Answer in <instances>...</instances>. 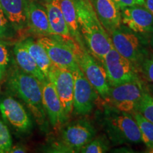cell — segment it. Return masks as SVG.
Here are the masks:
<instances>
[{"instance_id": "obj_9", "label": "cell", "mask_w": 153, "mask_h": 153, "mask_svg": "<svg viewBox=\"0 0 153 153\" xmlns=\"http://www.w3.org/2000/svg\"><path fill=\"white\" fill-rule=\"evenodd\" d=\"M72 72L74 79L73 111L79 116H86L94 109L98 94L79 66Z\"/></svg>"}, {"instance_id": "obj_32", "label": "cell", "mask_w": 153, "mask_h": 153, "mask_svg": "<svg viewBox=\"0 0 153 153\" xmlns=\"http://www.w3.org/2000/svg\"><path fill=\"white\" fill-rule=\"evenodd\" d=\"M146 89L147 91H148V92L153 97V83L149 84V85L146 87Z\"/></svg>"}, {"instance_id": "obj_35", "label": "cell", "mask_w": 153, "mask_h": 153, "mask_svg": "<svg viewBox=\"0 0 153 153\" xmlns=\"http://www.w3.org/2000/svg\"><path fill=\"white\" fill-rule=\"evenodd\" d=\"M1 77H0V81H1Z\"/></svg>"}, {"instance_id": "obj_4", "label": "cell", "mask_w": 153, "mask_h": 153, "mask_svg": "<svg viewBox=\"0 0 153 153\" xmlns=\"http://www.w3.org/2000/svg\"><path fill=\"white\" fill-rule=\"evenodd\" d=\"M73 49L79 68L97 94L106 100L111 86L101 62L87 51V48H82L78 44H75Z\"/></svg>"}, {"instance_id": "obj_16", "label": "cell", "mask_w": 153, "mask_h": 153, "mask_svg": "<svg viewBox=\"0 0 153 153\" xmlns=\"http://www.w3.org/2000/svg\"><path fill=\"white\" fill-rule=\"evenodd\" d=\"M48 17L52 36L60 38L69 45H73L76 43L72 38L68 27L61 11L60 1L53 0L50 2H45Z\"/></svg>"}, {"instance_id": "obj_34", "label": "cell", "mask_w": 153, "mask_h": 153, "mask_svg": "<svg viewBox=\"0 0 153 153\" xmlns=\"http://www.w3.org/2000/svg\"><path fill=\"white\" fill-rule=\"evenodd\" d=\"M44 1H45V2H50V1H53V0H44Z\"/></svg>"}, {"instance_id": "obj_26", "label": "cell", "mask_w": 153, "mask_h": 153, "mask_svg": "<svg viewBox=\"0 0 153 153\" xmlns=\"http://www.w3.org/2000/svg\"><path fill=\"white\" fill-rule=\"evenodd\" d=\"M12 147V139L8 126L0 118V153L9 152Z\"/></svg>"}, {"instance_id": "obj_30", "label": "cell", "mask_w": 153, "mask_h": 153, "mask_svg": "<svg viewBox=\"0 0 153 153\" xmlns=\"http://www.w3.org/2000/svg\"><path fill=\"white\" fill-rule=\"evenodd\" d=\"M9 152L12 153H19V152H26V148L23 145H15L11 147Z\"/></svg>"}, {"instance_id": "obj_14", "label": "cell", "mask_w": 153, "mask_h": 153, "mask_svg": "<svg viewBox=\"0 0 153 153\" xmlns=\"http://www.w3.org/2000/svg\"><path fill=\"white\" fill-rule=\"evenodd\" d=\"M42 95L43 108L50 123L55 131H60L67 120L54 86L48 79L42 82Z\"/></svg>"}, {"instance_id": "obj_11", "label": "cell", "mask_w": 153, "mask_h": 153, "mask_svg": "<svg viewBox=\"0 0 153 153\" xmlns=\"http://www.w3.org/2000/svg\"><path fill=\"white\" fill-rule=\"evenodd\" d=\"M112 45L116 51L128 59L134 65L138 66L144 58L143 43L135 32L119 27L110 33Z\"/></svg>"}, {"instance_id": "obj_27", "label": "cell", "mask_w": 153, "mask_h": 153, "mask_svg": "<svg viewBox=\"0 0 153 153\" xmlns=\"http://www.w3.org/2000/svg\"><path fill=\"white\" fill-rule=\"evenodd\" d=\"M143 76L148 82L153 83V55L145 57L138 65Z\"/></svg>"}, {"instance_id": "obj_10", "label": "cell", "mask_w": 153, "mask_h": 153, "mask_svg": "<svg viewBox=\"0 0 153 153\" xmlns=\"http://www.w3.org/2000/svg\"><path fill=\"white\" fill-rule=\"evenodd\" d=\"M48 79L54 86L68 121L73 112L74 79L72 72L53 65L50 69Z\"/></svg>"}, {"instance_id": "obj_1", "label": "cell", "mask_w": 153, "mask_h": 153, "mask_svg": "<svg viewBox=\"0 0 153 153\" xmlns=\"http://www.w3.org/2000/svg\"><path fill=\"white\" fill-rule=\"evenodd\" d=\"M78 24L87 51L102 62L113 46L109 34L98 19L89 0H75Z\"/></svg>"}, {"instance_id": "obj_2", "label": "cell", "mask_w": 153, "mask_h": 153, "mask_svg": "<svg viewBox=\"0 0 153 153\" xmlns=\"http://www.w3.org/2000/svg\"><path fill=\"white\" fill-rule=\"evenodd\" d=\"M7 86L11 93L25 103L41 126L46 124V114L43 108L42 82L31 74L14 66L9 72Z\"/></svg>"}, {"instance_id": "obj_21", "label": "cell", "mask_w": 153, "mask_h": 153, "mask_svg": "<svg viewBox=\"0 0 153 153\" xmlns=\"http://www.w3.org/2000/svg\"><path fill=\"white\" fill-rule=\"evenodd\" d=\"M22 42L38 65V68L41 69L45 78L48 79L50 69L53 64L45 50L37 41H34L31 38H26Z\"/></svg>"}, {"instance_id": "obj_18", "label": "cell", "mask_w": 153, "mask_h": 153, "mask_svg": "<svg viewBox=\"0 0 153 153\" xmlns=\"http://www.w3.org/2000/svg\"><path fill=\"white\" fill-rule=\"evenodd\" d=\"M28 0H0V7L16 32L28 27Z\"/></svg>"}, {"instance_id": "obj_20", "label": "cell", "mask_w": 153, "mask_h": 153, "mask_svg": "<svg viewBox=\"0 0 153 153\" xmlns=\"http://www.w3.org/2000/svg\"><path fill=\"white\" fill-rule=\"evenodd\" d=\"M61 11L72 38L82 48H86L78 24L75 0H59Z\"/></svg>"}, {"instance_id": "obj_12", "label": "cell", "mask_w": 153, "mask_h": 153, "mask_svg": "<svg viewBox=\"0 0 153 153\" xmlns=\"http://www.w3.org/2000/svg\"><path fill=\"white\" fill-rule=\"evenodd\" d=\"M0 111L4 123L16 133H27L32 129L33 123L28 112L13 97H7L1 101Z\"/></svg>"}, {"instance_id": "obj_17", "label": "cell", "mask_w": 153, "mask_h": 153, "mask_svg": "<svg viewBox=\"0 0 153 153\" xmlns=\"http://www.w3.org/2000/svg\"><path fill=\"white\" fill-rule=\"evenodd\" d=\"M27 24L29 30L36 35L52 36L46 8L34 0H28Z\"/></svg>"}, {"instance_id": "obj_3", "label": "cell", "mask_w": 153, "mask_h": 153, "mask_svg": "<svg viewBox=\"0 0 153 153\" xmlns=\"http://www.w3.org/2000/svg\"><path fill=\"white\" fill-rule=\"evenodd\" d=\"M104 121L108 137L114 144L142 143L138 126L131 114L111 106L105 110Z\"/></svg>"}, {"instance_id": "obj_23", "label": "cell", "mask_w": 153, "mask_h": 153, "mask_svg": "<svg viewBox=\"0 0 153 153\" xmlns=\"http://www.w3.org/2000/svg\"><path fill=\"white\" fill-rule=\"evenodd\" d=\"M109 150V143L105 136L92 139L79 150L82 153H104Z\"/></svg>"}, {"instance_id": "obj_5", "label": "cell", "mask_w": 153, "mask_h": 153, "mask_svg": "<svg viewBox=\"0 0 153 153\" xmlns=\"http://www.w3.org/2000/svg\"><path fill=\"white\" fill-rule=\"evenodd\" d=\"M145 90L146 87L138 78L116 87H111L106 101L116 109L132 114L136 111Z\"/></svg>"}, {"instance_id": "obj_15", "label": "cell", "mask_w": 153, "mask_h": 153, "mask_svg": "<svg viewBox=\"0 0 153 153\" xmlns=\"http://www.w3.org/2000/svg\"><path fill=\"white\" fill-rule=\"evenodd\" d=\"M91 3L101 24L109 35L120 27V9L114 0H91Z\"/></svg>"}, {"instance_id": "obj_13", "label": "cell", "mask_w": 153, "mask_h": 153, "mask_svg": "<svg viewBox=\"0 0 153 153\" xmlns=\"http://www.w3.org/2000/svg\"><path fill=\"white\" fill-rule=\"evenodd\" d=\"M121 23L135 33H153V15L145 6L133 5L120 9Z\"/></svg>"}, {"instance_id": "obj_31", "label": "cell", "mask_w": 153, "mask_h": 153, "mask_svg": "<svg viewBox=\"0 0 153 153\" xmlns=\"http://www.w3.org/2000/svg\"><path fill=\"white\" fill-rule=\"evenodd\" d=\"M144 6L153 15V0H145Z\"/></svg>"}, {"instance_id": "obj_7", "label": "cell", "mask_w": 153, "mask_h": 153, "mask_svg": "<svg viewBox=\"0 0 153 153\" xmlns=\"http://www.w3.org/2000/svg\"><path fill=\"white\" fill-rule=\"evenodd\" d=\"M101 64L111 87H116L139 78L135 65L119 54L114 46L105 55Z\"/></svg>"}, {"instance_id": "obj_25", "label": "cell", "mask_w": 153, "mask_h": 153, "mask_svg": "<svg viewBox=\"0 0 153 153\" xmlns=\"http://www.w3.org/2000/svg\"><path fill=\"white\" fill-rule=\"evenodd\" d=\"M16 33V31L0 7V40L2 41L11 40Z\"/></svg>"}, {"instance_id": "obj_33", "label": "cell", "mask_w": 153, "mask_h": 153, "mask_svg": "<svg viewBox=\"0 0 153 153\" xmlns=\"http://www.w3.org/2000/svg\"><path fill=\"white\" fill-rule=\"evenodd\" d=\"M147 150H148V151H146L147 152L153 153V147H152V148H147Z\"/></svg>"}, {"instance_id": "obj_6", "label": "cell", "mask_w": 153, "mask_h": 153, "mask_svg": "<svg viewBox=\"0 0 153 153\" xmlns=\"http://www.w3.org/2000/svg\"><path fill=\"white\" fill-rule=\"evenodd\" d=\"M61 131V140L57 146L67 152H74L79 150L94 138L96 130L89 120L79 118L63 126Z\"/></svg>"}, {"instance_id": "obj_28", "label": "cell", "mask_w": 153, "mask_h": 153, "mask_svg": "<svg viewBox=\"0 0 153 153\" xmlns=\"http://www.w3.org/2000/svg\"><path fill=\"white\" fill-rule=\"evenodd\" d=\"M9 53L4 42L0 40V77L2 79L8 68Z\"/></svg>"}, {"instance_id": "obj_8", "label": "cell", "mask_w": 153, "mask_h": 153, "mask_svg": "<svg viewBox=\"0 0 153 153\" xmlns=\"http://www.w3.org/2000/svg\"><path fill=\"white\" fill-rule=\"evenodd\" d=\"M37 41L45 50L53 65L70 71L79 66L73 49L75 44L69 45L53 36H40Z\"/></svg>"}, {"instance_id": "obj_36", "label": "cell", "mask_w": 153, "mask_h": 153, "mask_svg": "<svg viewBox=\"0 0 153 153\" xmlns=\"http://www.w3.org/2000/svg\"><path fill=\"white\" fill-rule=\"evenodd\" d=\"M89 1H91V0H89Z\"/></svg>"}, {"instance_id": "obj_24", "label": "cell", "mask_w": 153, "mask_h": 153, "mask_svg": "<svg viewBox=\"0 0 153 153\" xmlns=\"http://www.w3.org/2000/svg\"><path fill=\"white\" fill-rule=\"evenodd\" d=\"M136 111L153 123V97L147 89L143 93Z\"/></svg>"}, {"instance_id": "obj_29", "label": "cell", "mask_w": 153, "mask_h": 153, "mask_svg": "<svg viewBox=\"0 0 153 153\" xmlns=\"http://www.w3.org/2000/svg\"><path fill=\"white\" fill-rule=\"evenodd\" d=\"M120 9L133 5H145V0H114Z\"/></svg>"}, {"instance_id": "obj_19", "label": "cell", "mask_w": 153, "mask_h": 153, "mask_svg": "<svg viewBox=\"0 0 153 153\" xmlns=\"http://www.w3.org/2000/svg\"><path fill=\"white\" fill-rule=\"evenodd\" d=\"M14 55L18 67L21 70L35 76L41 82L47 79L22 41L15 44Z\"/></svg>"}, {"instance_id": "obj_22", "label": "cell", "mask_w": 153, "mask_h": 153, "mask_svg": "<svg viewBox=\"0 0 153 153\" xmlns=\"http://www.w3.org/2000/svg\"><path fill=\"white\" fill-rule=\"evenodd\" d=\"M132 115L138 126L142 143L146 145L147 148H152L153 147V123L137 111L133 112Z\"/></svg>"}]
</instances>
